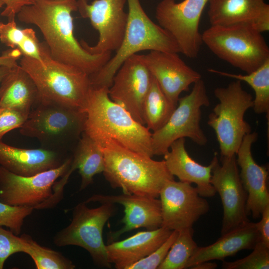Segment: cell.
Masks as SVG:
<instances>
[{"instance_id":"obj_31","label":"cell","mask_w":269,"mask_h":269,"mask_svg":"<svg viewBox=\"0 0 269 269\" xmlns=\"http://www.w3.org/2000/svg\"><path fill=\"white\" fill-rule=\"evenodd\" d=\"M193 228L178 231L168 253L157 269H184L198 246L193 240Z\"/></svg>"},{"instance_id":"obj_37","label":"cell","mask_w":269,"mask_h":269,"mask_svg":"<svg viewBox=\"0 0 269 269\" xmlns=\"http://www.w3.org/2000/svg\"><path fill=\"white\" fill-rule=\"evenodd\" d=\"M5 7L1 15L7 18L8 21L15 19V17L25 5L31 4L33 0H2Z\"/></svg>"},{"instance_id":"obj_11","label":"cell","mask_w":269,"mask_h":269,"mask_svg":"<svg viewBox=\"0 0 269 269\" xmlns=\"http://www.w3.org/2000/svg\"><path fill=\"white\" fill-rule=\"evenodd\" d=\"M209 0H161L155 9L158 24L174 38L180 52L189 58H196L203 43L199 23Z\"/></svg>"},{"instance_id":"obj_2","label":"cell","mask_w":269,"mask_h":269,"mask_svg":"<svg viewBox=\"0 0 269 269\" xmlns=\"http://www.w3.org/2000/svg\"><path fill=\"white\" fill-rule=\"evenodd\" d=\"M95 141L104 154L103 173L113 188H121L124 194L157 198L164 184L174 179L164 160H154L126 148L112 139Z\"/></svg>"},{"instance_id":"obj_42","label":"cell","mask_w":269,"mask_h":269,"mask_svg":"<svg viewBox=\"0 0 269 269\" xmlns=\"http://www.w3.org/2000/svg\"><path fill=\"white\" fill-rule=\"evenodd\" d=\"M3 5H4V2L2 0H0V8Z\"/></svg>"},{"instance_id":"obj_16","label":"cell","mask_w":269,"mask_h":269,"mask_svg":"<svg viewBox=\"0 0 269 269\" xmlns=\"http://www.w3.org/2000/svg\"><path fill=\"white\" fill-rule=\"evenodd\" d=\"M152 76L146 65L143 54L127 58L119 68L109 89L110 99L123 107L138 123L145 124L143 104Z\"/></svg>"},{"instance_id":"obj_15","label":"cell","mask_w":269,"mask_h":269,"mask_svg":"<svg viewBox=\"0 0 269 269\" xmlns=\"http://www.w3.org/2000/svg\"><path fill=\"white\" fill-rule=\"evenodd\" d=\"M159 196L161 205V226L170 231L191 228L209 210V205L191 184L167 181Z\"/></svg>"},{"instance_id":"obj_32","label":"cell","mask_w":269,"mask_h":269,"mask_svg":"<svg viewBox=\"0 0 269 269\" xmlns=\"http://www.w3.org/2000/svg\"><path fill=\"white\" fill-rule=\"evenodd\" d=\"M253 252L246 257L229 262L222 260L223 269H269V247L261 240L252 249Z\"/></svg>"},{"instance_id":"obj_39","label":"cell","mask_w":269,"mask_h":269,"mask_svg":"<svg viewBox=\"0 0 269 269\" xmlns=\"http://www.w3.org/2000/svg\"><path fill=\"white\" fill-rule=\"evenodd\" d=\"M22 55L17 49H8L2 52L0 56V65H4L10 68L18 65L17 61L20 59Z\"/></svg>"},{"instance_id":"obj_40","label":"cell","mask_w":269,"mask_h":269,"mask_svg":"<svg viewBox=\"0 0 269 269\" xmlns=\"http://www.w3.org/2000/svg\"><path fill=\"white\" fill-rule=\"evenodd\" d=\"M217 267V265L215 263H211L209 261L201 262L192 266L189 269H215Z\"/></svg>"},{"instance_id":"obj_6","label":"cell","mask_w":269,"mask_h":269,"mask_svg":"<svg viewBox=\"0 0 269 269\" xmlns=\"http://www.w3.org/2000/svg\"><path fill=\"white\" fill-rule=\"evenodd\" d=\"M85 111L63 104L40 101L20 128V134L36 138L41 147L66 153L74 148L85 130Z\"/></svg>"},{"instance_id":"obj_35","label":"cell","mask_w":269,"mask_h":269,"mask_svg":"<svg viewBox=\"0 0 269 269\" xmlns=\"http://www.w3.org/2000/svg\"><path fill=\"white\" fill-rule=\"evenodd\" d=\"M23 251L20 237L10 230L0 226V269H2L6 260L12 255Z\"/></svg>"},{"instance_id":"obj_4","label":"cell","mask_w":269,"mask_h":269,"mask_svg":"<svg viewBox=\"0 0 269 269\" xmlns=\"http://www.w3.org/2000/svg\"><path fill=\"white\" fill-rule=\"evenodd\" d=\"M40 52L43 63L24 56L19 63L34 81L38 101L55 102L85 111L92 86L90 76L52 58L45 42L40 43Z\"/></svg>"},{"instance_id":"obj_34","label":"cell","mask_w":269,"mask_h":269,"mask_svg":"<svg viewBox=\"0 0 269 269\" xmlns=\"http://www.w3.org/2000/svg\"><path fill=\"white\" fill-rule=\"evenodd\" d=\"M178 234V231H172L169 237L161 245L148 256L132 265L128 269H157L166 257Z\"/></svg>"},{"instance_id":"obj_29","label":"cell","mask_w":269,"mask_h":269,"mask_svg":"<svg viewBox=\"0 0 269 269\" xmlns=\"http://www.w3.org/2000/svg\"><path fill=\"white\" fill-rule=\"evenodd\" d=\"M0 41L12 49L17 48L22 56L28 57L42 63L40 43L35 31L31 28L20 29L15 19L6 23L0 22Z\"/></svg>"},{"instance_id":"obj_41","label":"cell","mask_w":269,"mask_h":269,"mask_svg":"<svg viewBox=\"0 0 269 269\" xmlns=\"http://www.w3.org/2000/svg\"><path fill=\"white\" fill-rule=\"evenodd\" d=\"M10 68L4 65H0V83L4 76L8 72Z\"/></svg>"},{"instance_id":"obj_17","label":"cell","mask_w":269,"mask_h":269,"mask_svg":"<svg viewBox=\"0 0 269 269\" xmlns=\"http://www.w3.org/2000/svg\"><path fill=\"white\" fill-rule=\"evenodd\" d=\"M178 53L150 51L144 62L168 99L177 105L179 95L201 79L200 74L188 66Z\"/></svg>"},{"instance_id":"obj_13","label":"cell","mask_w":269,"mask_h":269,"mask_svg":"<svg viewBox=\"0 0 269 269\" xmlns=\"http://www.w3.org/2000/svg\"><path fill=\"white\" fill-rule=\"evenodd\" d=\"M127 0H77V10L83 18L89 19L98 31L99 39L94 46L82 39V47L93 55L116 51L124 35L128 13L125 11Z\"/></svg>"},{"instance_id":"obj_38","label":"cell","mask_w":269,"mask_h":269,"mask_svg":"<svg viewBox=\"0 0 269 269\" xmlns=\"http://www.w3.org/2000/svg\"><path fill=\"white\" fill-rule=\"evenodd\" d=\"M261 217V220L255 225L260 235L261 241L269 247V205L264 210Z\"/></svg>"},{"instance_id":"obj_8","label":"cell","mask_w":269,"mask_h":269,"mask_svg":"<svg viewBox=\"0 0 269 269\" xmlns=\"http://www.w3.org/2000/svg\"><path fill=\"white\" fill-rule=\"evenodd\" d=\"M214 93L219 103L209 114L207 124L216 134L221 156L235 155L245 136L252 131L244 116L253 107L254 99L238 80L216 88Z\"/></svg>"},{"instance_id":"obj_26","label":"cell","mask_w":269,"mask_h":269,"mask_svg":"<svg viewBox=\"0 0 269 269\" xmlns=\"http://www.w3.org/2000/svg\"><path fill=\"white\" fill-rule=\"evenodd\" d=\"M71 168L78 169L81 177L80 191L93 182L97 174L103 172L105 160L103 151L97 142L84 132L74 148Z\"/></svg>"},{"instance_id":"obj_30","label":"cell","mask_w":269,"mask_h":269,"mask_svg":"<svg viewBox=\"0 0 269 269\" xmlns=\"http://www.w3.org/2000/svg\"><path fill=\"white\" fill-rule=\"evenodd\" d=\"M23 244V253L32 259L37 269H74L76 266L59 252L42 246L26 234L20 236Z\"/></svg>"},{"instance_id":"obj_20","label":"cell","mask_w":269,"mask_h":269,"mask_svg":"<svg viewBox=\"0 0 269 269\" xmlns=\"http://www.w3.org/2000/svg\"><path fill=\"white\" fill-rule=\"evenodd\" d=\"M211 25H250L261 32L269 30V5L265 0H209Z\"/></svg>"},{"instance_id":"obj_9","label":"cell","mask_w":269,"mask_h":269,"mask_svg":"<svg viewBox=\"0 0 269 269\" xmlns=\"http://www.w3.org/2000/svg\"><path fill=\"white\" fill-rule=\"evenodd\" d=\"M114 204L103 203L97 208H90L82 202L72 209L70 224L57 232L53 243L59 247L76 246L86 250L97 266L111 268L103 238L104 226L115 214Z\"/></svg>"},{"instance_id":"obj_1","label":"cell","mask_w":269,"mask_h":269,"mask_svg":"<svg viewBox=\"0 0 269 269\" xmlns=\"http://www.w3.org/2000/svg\"><path fill=\"white\" fill-rule=\"evenodd\" d=\"M77 10V0H33L16 15L21 22L39 28L52 58L90 76L109 60L112 52L93 55L82 47L74 34L72 13Z\"/></svg>"},{"instance_id":"obj_21","label":"cell","mask_w":269,"mask_h":269,"mask_svg":"<svg viewBox=\"0 0 269 269\" xmlns=\"http://www.w3.org/2000/svg\"><path fill=\"white\" fill-rule=\"evenodd\" d=\"M185 138H180L170 145L169 151L164 154L165 165L173 176L180 181L195 183L199 195L203 197L214 196L216 192L211 183L212 170L218 159L216 152L209 165H202L189 155L185 148Z\"/></svg>"},{"instance_id":"obj_19","label":"cell","mask_w":269,"mask_h":269,"mask_svg":"<svg viewBox=\"0 0 269 269\" xmlns=\"http://www.w3.org/2000/svg\"><path fill=\"white\" fill-rule=\"evenodd\" d=\"M258 136L255 132L246 135L236 153L237 164L241 168V180L248 194L246 212L248 216L252 215L254 219L260 218L269 205L268 170L267 167L257 163L252 153V145Z\"/></svg>"},{"instance_id":"obj_24","label":"cell","mask_w":269,"mask_h":269,"mask_svg":"<svg viewBox=\"0 0 269 269\" xmlns=\"http://www.w3.org/2000/svg\"><path fill=\"white\" fill-rule=\"evenodd\" d=\"M261 240L255 223L250 221L221 235L214 243L197 248L188 261L186 269L192 266L211 260H223L239 251L253 249Z\"/></svg>"},{"instance_id":"obj_23","label":"cell","mask_w":269,"mask_h":269,"mask_svg":"<svg viewBox=\"0 0 269 269\" xmlns=\"http://www.w3.org/2000/svg\"><path fill=\"white\" fill-rule=\"evenodd\" d=\"M172 231L160 227L141 231L119 241L106 245L109 262L117 269H128L135 263L148 256L161 245Z\"/></svg>"},{"instance_id":"obj_25","label":"cell","mask_w":269,"mask_h":269,"mask_svg":"<svg viewBox=\"0 0 269 269\" xmlns=\"http://www.w3.org/2000/svg\"><path fill=\"white\" fill-rule=\"evenodd\" d=\"M38 101L36 86L19 64L10 68L0 83V106L27 116Z\"/></svg>"},{"instance_id":"obj_33","label":"cell","mask_w":269,"mask_h":269,"mask_svg":"<svg viewBox=\"0 0 269 269\" xmlns=\"http://www.w3.org/2000/svg\"><path fill=\"white\" fill-rule=\"evenodd\" d=\"M33 210L32 207L11 206L0 201V226L8 228L16 235H19L26 217Z\"/></svg>"},{"instance_id":"obj_18","label":"cell","mask_w":269,"mask_h":269,"mask_svg":"<svg viewBox=\"0 0 269 269\" xmlns=\"http://www.w3.org/2000/svg\"><path fill=\"white\" fill-rule=\"evenodd\" d=\"M90 202L119 204L124 207V225L115 232H110V241L118 239L122 234L134 229L145 228L148 230L161 226V205L157 198L123 193L119 195L95 194L85 201Z\"/></svg>"},{"instance_id":"obj_12","label":"cell","mask_w":269,"mask_h":269,"mask_svg":"<svg viewBox=\"0 0 269 269\" xmlns=\"http://www.w3.org/2000/svg\"><path fill=\"white\" fill-rule=\"evenodd\" d=\"M72 159L71 156L58 167L28 176L17 175L0 166V201L41 209L52 196L56 180L69 171Z\"/></svg>"},{"instance_id":"obj_36","label":"cell","mask_w":269,"mask_h":269,"mask_svg":"<svg viewBox=\"0 0 269 269\" xmlns=\"http://www.w3.org/2000/svg\"><path fill=\"white\" fill-rule=\"evenodd\" d=\"M27 118L16 110L0 106V140L8 132L20 128Z\"/></svg>"},{"instance_id":"obj_3","label":"cell","mask_w":269,"mask_h":269,"mask_svg":"<svg viewBox=\"0 0 269 269\" xmlns=\"http://www.w3.org/2000/svg\"><path fill=\"white\" fill-rule=\"evenodd\" d=\"M109 89L91 86L84 132L95 141L112 139L126 148L152 158V133L110 99Z\"/></svg>"},{"instance_id":"obj_5","label":"cell","mask_w":269,"mask_h":269,"mask_svg":"<svg viewBox=\"0 0 269 269\" xmlns=\"http://www.w3.org/2000/svg\"><path fill=\"white\" fill-rule=\"evenodd\" d=\"M127 2L128 20L122 43L115 55L99 71L90 75L92 86L109 88L123 62L138 52L150 50L180 52L174 38L149 17L139 0H127Z\"/></svg>"},{"instance_id":"obj_22","label":"cell","mask_w":269,"mask_h":269,"mask_svg":"<svg viewBox=\"0 0 269 269\" xmlns=\"http://www.w3.org/2000/svg\"><path fill=\"white\" fill-rule=\"evenodd\" d=\"M65 154L43 147L18 148L0 140V166L21 176H32L58 167L68 157Z\"/></svg>"},{"instance_id":"obj_14","label":"cell","mask_w":269,"mask_h":269,"mask_svg":"<svg viewBox=\"0 0 269 269\" xmlns=\"http://www.w3.org/2000/svg\"><path fill=\"white\" fill-rule=\"evenodd\" d=\"M211 183L223 206L221 235L249 222L246 209L248 194L241 180L236 154L221 156L220 161H216Z\"/></svg>"},{"instance_id":"obj_28","label":"cell","mask_w":269,"mask_h":269,"mask_svg":"<svg viewBox=\"0 0 269 269\" xmlns=\"http://www.w3.org/2000/svg\"><path fill=\"white\" fill-rule=\"evenodd\" d=\"M208 71L222 76L235 79L248 83L253 89L255 97L253 109L257 114L269 115V59L255 71L246 75L231 73L209 69Z\"/></svg>"},{"instance_id":"obj_27","label":"cell","mask_w":269,"mask_h":269,"mask_svg":"<svg viewBox=\"0 0 269 269\" xmlns=\"http://www.w3.org/2000/svg\"><path fill=\"white\" fill-rule=\"evenodd\" d=\"M176 106L168 99L152 76L143 104L146 127L153 132L160 129L167 122Z\"/></svg>"},{"instance_id":"obj_7","label":"cell","mask_w":269,"mask_h":269,"mask_svg":"<svg viewBox=\"0 0 269 269\" xmlns=\"http://www.w3.org/2000/svg\"><path fill=\"white\" fill-rule=\"evenodd\" d=\"M262 33L246 24L211 25L202 40L219 58L250 73L269 59V47Z\"/></svg>"},{"instance_id":"obj_10","label":"cell","mask_w":269,"mask_h":269,"mask_svg":"<svg viewBox=\"0 0 269 269\" xmlns=\"http://www.w3.org/2000/svg\"><path fill=\"white\" fill-rule=\"evenodd\" d=\"M209 105L205 84L201 79L193 84L189 94L179 98L166 124L152 133L153 155H164L172 142L180 138L188 137L199 145H205L208 140L200 126L201 108Z\"/></svg>"}]
</instances>
